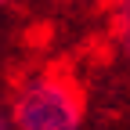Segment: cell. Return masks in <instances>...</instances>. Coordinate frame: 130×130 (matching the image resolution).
Masks as SVG:
<instances>
[{"label": "cell", "mask_w": 130, "mask_h": 130, "mask_svg": "<svg viewBox=\"0 0 130 130\" xmlns=\"http://www.w3.org/2000/svg\"><path fill=\"white\" fill-rule=\"evenodd\" d=\"M83 105L69 79L36 76L14 101V126L18 130H79Z\"/></svg>", "instance_id": "obj_1"}, {"label": "cell", "mask_w": 130, "mask_h": 130, "mask_svg": "<svg viewBox=\"0 0 130 130\" xmlns=\"http://www.w3.org/2000/svg\"><path fill=\"white\" fill-rule=\"evenodd\" d=\"M0 130H11V126H7V119H4V116H0Z\"/></svg>", "instance_id": "obj_2"}, {"label": "cell", "mask_w": 130, "mask_h": 130, "mask_svg": "<svg viewBox=\"0 0 130 130\" xmlns=\"http://www.w3.org/2000/svg\"><path fill=\"white\" fill-rule=\"evenodd\" d=\"M0 4H7V0H0Z\"/></svg>", "instance_id": "obj_3"}]
</instances>
